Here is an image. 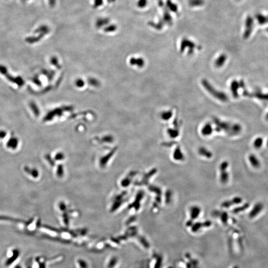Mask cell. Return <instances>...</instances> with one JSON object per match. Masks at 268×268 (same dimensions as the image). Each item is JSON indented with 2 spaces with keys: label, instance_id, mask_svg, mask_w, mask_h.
<instances>
[{
  "label": "cell",
  "instance_id": "6da1fadb",
  "mask_svg": "<svg viewBox=\"0 0 268 268\" xmlns=\"http://www.w3.org/2000/svg\"><path fill=\"white\" fill-rule=\"evenodd\" d=\"M202 84L204 88L208 91V93H209L213 97L222 102H226L228 101L229 98L227 95L223 92L216 90L210 84V83L208 80L203 79L202 80Z\"/></svg>",
  "mask_w": 268,
  "mask_h": 268
},
{
  "label": "cell",
  "instance_id": "7a4b0ae2",
  "mask_svg": "<svg viewBox=\"0 0 268 268\" xmlns=\"http://www.w3.org/2000/svg\"><path fill=\"white\" fill-rule=\"evenodd\" d=\"M213 121L216 126V130L217 132H219L222 131L228 133L229 135H231L233 124H231L228 122L221 121L217 118H214Z\"/></svg>",
  "mask_w": 268,
  "mask_h": 268
},
{
  "label": "cell",
  "instance_id": "3957f363",
  "mask_svg": "<svg viewBox=\"0 0 268 268\" xmlns=\"http://www.w3.org/2000/svg\"><path fill=\"white\" fill-rule=\"evenodd\" d=\"M254 28V20L250 16H248L246 18L245 22V30H244L243 37L244 38L247 39L250 36L252 33Z\"/></svg>",
  "mask_w": 268,
  "mask_h": 268
},
{
  "label": "cell",
  "instance_id": "277c9868",
  "mask_svg": "<svg viewBox=\"0 0 268 268\" xmlns=\"http://www.w3.org/2000/svg\"><path fill=\"white\" fill-rule=\"evenodd\" d=\"M195 47H196V45L192 41H191L186 38H184L182 39L181 42L180 51L181 52H183L186 48H188V53L191 54L193 53Z\"/></svg>",
  "mask_w": 268,
  "mask_h": 268
},
{
  "label": "cell",
  "instance_id": "5b68a950",
  "mask_svg": "<svg viewBox=\"0 0 268 268\" xmlns=\"http://www.w3.org/2000/svg\"><path fill=\"white\" fill-rule=\"evenodd\" d=\"M244 83L241 80L240 82L236 80H234L232 81L230 84V90L233 97L237 98L238 97V90L240 87H244Z\"/></svg>",
  "mask_w": 268,
  "mask_h": 268
},
{
  "label": "cell",
  "instance_id": "8992f818",
  "mask_svg": "<svg viewBox=\"0 0 268 268\" xmlns=\"http://www.w3.org/2000/svg\"><path fill=\"white\" fill-rule=\"evenodd\" d=\"M264 206L262 203H256L254 207L253 208L251 211L249 213V217L251 218H253L257 216V215L261 213V211L263 209Z\"/></svg>",
  "mask_w": 268,
  "mask_h": 268
},
{
  "label": "cell",
  "instance_id": "52a82bcc",
  "mask_svg": "<svg viewBox=\"0 0 268 268\" xmlns=\"http://www.w3.org/2000/svg\"><path fill=\"white\" fill-rule=\"evenodd\" d=\"M248 159L251 165L255 169H258L260 167L261 162L255 154H250L249 156Z\"/></svg>",
  "mask_w": 268,
  "mask_h": 268
},
{
  "label": "cell",
  "instance_id": "ba28073f",
  "mask_svg": "<svg viewBox=\"0 0 268 268\" xmlns=\"http://www.w3.org/2000/svg\"><path fill=\"white\" fill-rule=\"evenodd\" d=\"M213 131V129L212 127V125L210 123H207L203 126L202 130H201V133L204 136H210L212 133Z\"/></svg>",
  "mask_w": 268,
  "mask_h": 268
},
{
  "label": "cell",
  "instance_id": "9c48e42d",
  "mask_svg": "<svg viewBox=\"0 0 268 268\" xmlns=\"http://www.w3.org/2000/svg\"><path fill=\"white\" fill-rule=\"evenodd\" d=\"M256 18L258 24L260 25H265L268 24V15L258 14L256 16Z\"/></svg>",
  "mask_w": 268,
  "mask_h": 268
},
{
  "label": "cell",
  "instance_id": "30bf717a",
  "mask_svg": "<svg viewBox=\"0 0 268 268\" xmlns=\"http://www.w3.org/2000/svg\"><path fill=\"white\" fill-rule=\"evenodd\" d=\"M110 20L108 18H98L96 21V27L100 28L103 27H106V25L109 24Z\"/></svg>",
  "mask_w": 268,
  "mask_h": 268
},
{
  "label": "cell",
  "instance_id": "8fae6325",
  "mask_svg": "<svg viewBox=\"0 0 268 268\" xmlns=\"http://www.w3.org/2000/svg\"><path fill=\"white\" fill-rule=\"evenodd\" d=\"M226 59L227 56L226 55H225L224 54H221L215 61V66H216V67H221L225 64L226 61Z\"/></svg>",
  "mask_w": 268,
  "mask_h": 268
},
{
  "label": "cell",
  "instance_id": "7c38bea8",
  "mask_svg": "<svg viewBox=\"0 0 268 268\" xmlns=\"http://www.w3.org/2000/svg\"><path fill=\"white\" fill-rule=\"evenodd\" d=\"M173 158H174V159H175L176 160H179V161L182 160L184 159L183 154L182 152L181 151V149L179 147H178L174 150V153H173Z\"/></svg>",
  "mask_w": 268,
  "mask_h": 268
},
{
  "label": "cell",
  "instance_id": "4fadbf2b",
  "mask_svg": "<svg viewBox=\"0 0 268 268\" xmlns=\"http://www.w3.org/2000/svg\"><path fill=\"white\" fill-rule=\"evenodd\" d=\"M201 212V210L199 207L197 206L193 207L190 210V215L192 219H196L199 216Z\"/></svg>",
  "mask_w": 268,
  "mask_h": 268
},
{
  "label": "cell",
  "instance_id": "5bb4252c",
  "mask_svg": "<svg viewBox=\"0 0 268 268\" xmlns=\"http://www.w3.org/2000/svg\"><path fill=\"white\" fill-rule=\"evenodd\" d=\"M199 153L201 154V156H203L207 158H211L212 157V154L211 152L208 150L205 147H201L199 149Z\"/></svg>",
  "mask_w": 268,
  "mask_h": 268
},
{
  "label": "cell",
  "instance_id": "9a60e30c",
  "mask_svg": "<svg viewBox=\"0 0 268 268\" xmlns=\"http://www.w3.org/2000/svg\"><path fill=\"white\" fill-rule=\"evenodd\" d=\"M264 143L263 139L261 137H258L254 140L253 142V146L256 149H260L262 147Z\"/></svg>",
  "mask_w": 268,
  "mask_h": 268
},
{
  "label": "cell",
  "instance_id": "2e32d148",
  "mask_svg": "<svg viewBox=\"0 0 268 268\" xmlns=\"http://www.w3.org/2000/svg\"><path fill=\"white\" fill-rule=\"evenodd\" d=\"M220 173V180L221 182L223 184L226 183L229 179V175L226 170H221Z\"/></svg>",
  "mask_w": 268,
  "mask_h": 268
},
{
  "label": "cell",
  "instance_id": "e0dca14e",
  "mask_svg": "<svg viewBox=\"0 0 268 268\" xmlns=\"http://www.w3.org/2000/svg\"><path fill=\"white\" fill-rule=\"evenodd\" d=\"M117 30V26L114 24H108L105 27L103 30L104 32L107 33H113L116 31Z\"/></svg>",
  "mask_w": 268,
  "mask_h": 268
},
{
  "label": "cell",
  "instance_id": "ac0fdd59",
  "mask_svg": "<svg viewBox=\"0 0 268 268\" xmlns=\"http://www.w3.org/2000/svg\"><path fill=\"white\" fill-rule=\"evenodd\" d=\"M49 31H50V29H49V27L47 26H46V25H42V26H41L38 29H37L35 30V33H40L41 34H43L45 35V34L48 33H49Z\"/></svg>",
  "mask_w": 268,
  "mask_h": 268
},
{
  "label": "cell",
  "instance_id": "d6986e66",
  "mask_svg": "<svg viewBox=\"0 0 268 268\" xmlns=\"http://www.w3.org/2000/svg\"><path fill=\"white\" fill-rule=\"evenodd\" d=\"M204 4L203 0H189V4L191 7H199Z\"/></svg>",
  "mask_w": 268,
  "mask_h": 268
},
{
  "label": "cell",
  "instance_id": "ffe728a7",
  "mask_svg": "<svg viewBox=\"0 0 268 268\" xmlns=\"http://www.w3.org/2000/svg\"><path fill=\"white\" fill-rule=\"evenodd\" d=\"M24 170L28 173V174H30L31 175L33 176V177H37L38 175V171H37L35 169H30L28 167H24Z\"/></svg>",
  "mask_w": 268,
  "mask_h": 268
},
{
  "label": "cell",
  "instance_id": "44dd1931",
  "mask_svg": "<svg viewBox=\"0 0 268 268\" xmlns=\"http://www.w3.org/2000/svg\"><path fill=\"white\" fill-rule=\"evenodd\" d=\"M172 115V112L171 111H165L162 113L161 117L164 120H168L169 119Z\"/></svg>",
  "mask_w": 268,
  "mask_h": 268
},
{
  "label": "cell",
  "instance_id": "7402d4cb",
  "mask_svg": "<svg viewBox=\"0 0 268 268\" xmlns=\"http://www.w3.org/2000/svg\"><path fill=\"white\" fill-rule=\"evenodd\" d=\"M254 96L260 100H264L268 101V93L263 94L262 93H257L254 94Z\"/></svg>",
  "mask_w": 268,
  "mask_h": 268
},
{
  "label": "cell",
  "instance_id": "603a6c76",
  "mask_svg": "<svg viewBox=\"0 0 268 268\" xmlns=\"http://www.w3.org/2000/svg\"><path fill=\"white\" fill-rule=\"evenodd\" d=\"M167 7L171 11L176 13L177 11V7L175 4L173 3L170 0H168L167 2Z\"/></svg>",
  "mask_w": 268,
  "mask_h": 268
},
{
  "label": "cell",
  "instance_id": "cb8c5ba5",
  "mask_svg": "<svg viewBox=\"0 0 268 268\" xmlns=\"http://www.w3.org/2000/svg\"><path fill=\"white\" fill-rule=\"evenodd\" d=\"M17 145V139H11L8 142V147L12 149H16Z\"/></svg>",
  "mask_w": 268,
  "mask_h": 268
},
{
  "label": "cell",
  "instance_id": "d4e9b609",
  "mask_svg": "<svg viewBox=\"0 0 268 268\" xmlns=\"http://www.w3.org/2000/svg\"><path fill=\"white\" fill-rule=\"evenodd\" d=\"M168 133L171 137L174 138H176L178 136L179 132L178 131L175 129H169L168 130Z\"/></svg>",
  "mask_w": 268,
  "mask_h": 268
},
{
  "label": "cell",
  "instance_id": "484cf974",
  "mask_svg": "<svg viewBox=\"0 0 268 268\" xmlns=\"http://www.w3.org/2000/svg\"><path fill=\"white\" fill-rule=\"evenodd\" d=\"M163 18H164V21H166V23H168L169 24H170L172 23V17L170 16L169 13L168 11H165L164 13V16H163Z\"/></svg>",
  "mask_w": 268,
  "mask_h": 268
},
{
  "label": "cell",
  "instance_id": "4316f807",
  "mask_svg": "<svg viewBox=\"0 0 268 268\" xmlns=\"http://www.w3.org/2000/svg\"><path fill=\"white\" fill-rule=\"evenodd\" d=\"M147 4V0H138L137 6L140 8H143L146 7Z\"/></svg>",
  "mask_w": 268,
  "mask_h": 268
},
{
  "label": "cell",
  "instance_id": "83f0119b",
  "mask_svg": "<svg viewBox=\"0 0 268 268\" xmlns=\"http://www.w3.org/2000/svg\"><path fill=\"white\" fill-rule=\"evenodd\" d=\"M103 5V0H93V7L97 8Z\"/></svg>",
  "mask_w": 268,
  "mask_h": 268
},
{
  "label": "cell",
  "instance_id": "f1b7e54d",
  "mask_svg": "<svg viewBox=\"0 0 268 268\" xmlns=\"http://www.w3.org/2000/svg\"><path fill=\"white\" fill-rule=\"evenodd\" d=\"M228 166H229V164H228V162H225L222 163L220 166V171L226 170L228 167Z\"/></svg>",
  "mask_w": 268,
  "mask_h": 268
},
{
  "label": "cell",
  "instance_id": "f546056e",
  "mask_svg": "<svg viewBox=\"0 0 268 268\" xmlns=\"http://www.w3.org/2000/svg\"><path fill=\"white\" fill-rule=\"evenodd\" d=\"M222 218V220L223 221V222H225L228 219V214L226 213H223Z\"/></svg>",
  "mask_w": 268,
  "mask_h": 268
},
{
  "label": "cell",
  "instance_id": "4dcf8cb0",
  "mask_svg": "<svg viewBox=\"0 0 268 268\" xmlns=\"http://www.w3.org/2000/svg\"><path fill=\"white\" fill-rule=\"evenodd\" d=\"M49 3L51 7H54L56 3V0H49Z\"/></svg>",
  "mask_w": 268,
  "mask_h": 268
},
{
  "label": "cell",
  "instance_id": "1f68e13d",
  "mask_svg": "<svg viewBox=\"0 0 268 268\" xmlns=\"http://www.w3.org/2000/svg\"><path fill=\"white\" fill-rule=\"evenodd\" d=\"M1 219H5V220H13L16 221V219H10V218L6 217V216H0V220Z\"/></svg>",
  "mask_w": 268,
  "mask_h": 268
},
{
  "label": "cell",
  "instance_id": "d6a6232c",
  "mask_svg": "<svg viewBox=\"0 0 268 268\" xmlns=\"http://www.w3.org/2000/svg\"><path fill=\"white\" fill-rule=\"evenodd\" d=\"M5 134L4 132H0V138H3L5 137Z\"/></svg>",
  "mask_w": 268,
  "mask_h": 268
},
{
  "label": "cell",
  "instance_id": "836d02e7",
  "mask_svg": "<svg viewBox=\"0 0 268 268\" xmlns=\"http://www.w3.org/2000/svg\"><path fill=\"white\" fill-rule=\"evenodd\" d=\"M158 2H159V5L160 6H162L163 5V3L162 1V0H158Z\"/></svg>",
  "mask_w": 268,
  "mask_h": 268
},
{
  "label": "cell",
  "instance_id": "e575fe53",
  "mask_svg": "<svg viewBox=\"0 0 268 268\" xmlns=\"http://www.w3.org/2000/svg\"><path fill=\"white\" fill-rule=\"evenodd\" d=\"M266 119L267 120V121H268V113H267V115H266Z\"/></svg>",
  "mask_w": 268,
  "mask_h": 268
},
{
  "label": "cell",
  "instance_id": "d590c367",
  "mask_svg": "<svg viewBox=\"0 0 268 268\" xmlns=\"http://www.w3.org/2000/svg\"><path fill=\"white\" fill-rule=\"evenodd\" d=\"M267 30V33H268V28H267V30Z\"/></svg>",
  "mask_w": 268,
  "mask_h": 268
},
{
  "label": "cell",
  "instance_id": "8d00e7d4",
  "mask_svg": "<svg viewBox=\"0 0 268 268\" xmlns=\"http://www.w3.org/2000/svg\"><path fill=\"white\" fill-rule=\"evenodd\" d=\"M267 145H268V143H267Z\"/></svg>",
  "mask_w": 268,
  "mask_h": 268
},
{
  "label": "cell",
  "instance_id": "74e56055",
  "mask_svg": "<svg viewBox=\"0 0 268 268\" xmlns=\"http://www.w3.org/2000/svg\"><path fill=\"white\" fill-rule=\"evenodd\" d=\"M237 1H239V0H237Z\"/></svg>",
  "mask_w": 268,
  "mask_h": 268
}]
</instances>
